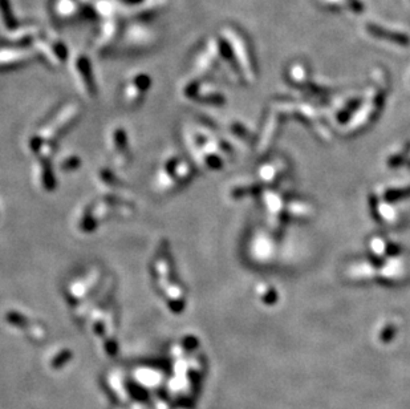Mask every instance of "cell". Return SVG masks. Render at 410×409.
<instances>
[{
    "instance_id": "1",
    "label": "cell",
    "mask_w": 410,
    "mask_h": 409,
    "mask_svg": "<svg viewBox=\"0 0 410 409\" xmlns=\"http://www.w3.org/2000/svg\"><path fill=\"white\" fill-rule=\"evenodd\" d=\"M77 67H79L80 71V80L82 82V87H84V91L88 95H92L93 93V80L90 77V68H89V64L86 62V60H80L77 62Z\"/></svg>"
}]
</instances>
